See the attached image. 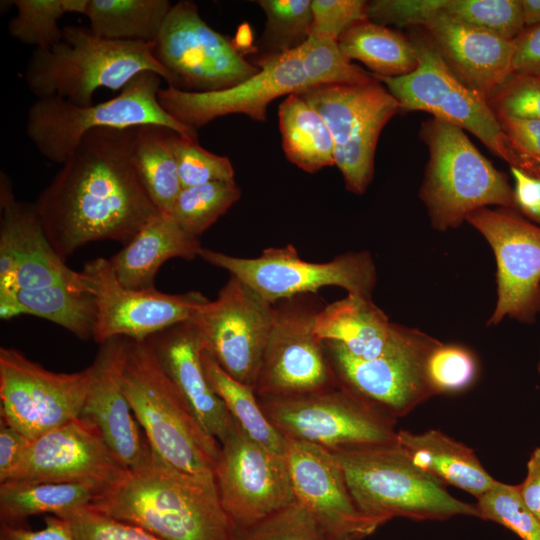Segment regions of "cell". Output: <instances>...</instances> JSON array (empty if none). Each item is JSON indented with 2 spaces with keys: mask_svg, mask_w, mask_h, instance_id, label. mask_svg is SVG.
<instances>
[{
  "mask_svg": "<svg viewBox=\"0 0 540 540\" xmlns=\"http://www.w3.org/2000/svg\"><path fill=\"white\" fill-rule=\"evenodd\" d=\"M278 122L286 158L307 173L335 165L334 141L319 113L298 94L279 104Z\"/></svg>",
  "mask_w": 540,
  "mask_h": 540,
  "instance_id": "1f68e13d",
  "label": "cell"
},
{
  "mask_svg": "<svg viewBox=\"0 0 540 540\" xmlns=\"http://www.w3.org/2000/svg\"><path fill=\"white\" fill-rule=\"evenodd\" d=\"M274 304L230 275L214 301L192 317L204 351L231 377L255 389L274 322Z\"/></svg>",
  "mask_w": 540,
  "mask_h": 540,
  "instance_id": "9a60e30c",
  "label": "cell"
},
{
  "mask_svg": "<svg viewBox=\"0 0 540 540\" xmlns=\"http://www.w3.org/2000/svg\"><path fill=\"white\" fill-rule=\"evenodd\" d=\"M28 314L49 320L80 339L93 337L96 304L89 289L55 284L0 293V318Z\"/></svg>",
  "mask_w": 540,
  "mask_h": 540,
  "instance_id": "f546056e",
  "label": "cell"
},
{
  "mask_svg": "<svg viewBox=\"0 0 540 540\" xmlns=\"http://www.w3.org/2000/svg\"><path fill=\"white\" fill-rule=\"evenodd\" d=\"M423 27L451 72L484 98L493 95L513 74L514 40L442 12Z\"/></svg>",
  "mask_w": 540,
  "mask_h": 540,
  "instance_id": "d4e9b609",
  "label": "cell"
},
{
  "mask_svg": "<svg viewBox=\"0 0 540 540\" xmlns=\"http://www.w3.org/2000/svg\"><path fill=\"white\" fill-rule=\"evenodd\" d=\"M146 341L202 429L222 443L237 423L205 375L204 347L196 326L190 321L178 323Z\"/></svg>",
  "mask_w": 540,
  "mask_h": 540,
  "instance_id": "cb8c5ba5",
  "label": "cell"
},
{
  "mask_svg": "<svg viewBox=\"0 0 540 540\" xmlns=\"http://www.w3.org/2000/svg\"><path fill=\"white\" fill-rule=\"evenodd\" d=\"M30 439L0 418V483L5 482L22 459Z\"/></svg>",
  "mask_w": 540,
  "mask_h": 540,
  "instance_id": "11a10c76",
  "label": "cell"
},
{
  "mask_svg": "<svg viewBox=\"0 0 540 540\" xmlns=\"http://www.w3.org/2000/svg\"><path fill=\"white\" fill-rule=\"evenodd\" d=\"M240 196L235 180L182 188L169 214L184 231L199 238Z\"/></svg>",
  "mask_w": 540,
  "mask_h": 540,
  "instance_id": "8d00e7d4",
  "label": "cell"
},
{
  "mask_svg": "<svg viewBox=\"0 0 540 540\" xmlns=\"http://www.w3.org/2000/svg\"><path fill=\"white\" fill-rule=\"evenodd\" d=\"M397 443L419 469L445 486L457 487L476 499L496 482L473 449L439 430L431 429L420 434L400 430Z\"/></svg>",
  "mask_w": 540,
  "mask_h": 540,
  "instance_id": "f1b7e54d",
  "label": "cell"
},
{
  "mask_svg": "<svg viewBox=\"0 0 540 540\" xmlns=\"http://www.w3.org/2000/svg\"><path fill=\"white\" fill-rule=\"evenodd\" d=\"M419 134L429 153L419 197L434 229H455L470 214L489 206L517 210L507 175L464 130L432 117L422 123Z\"/></svg>",
  "mask_w": 540,
  "mask_h": 540,
  "instance_id": "5b68a950",
  "label": "cell"
},
{
  "mask_svg": "<svg viewBox=\"0 0 540 540\" xmlns=\"http://www.w3.org/2000/svg\"><path fill=\"white\" fill-rule=\"evenodd\" d=\"M313 330L322 341L337 342L353 357L371 360L402 346L416 328L390 322L372 298L348 294L318 311Z\"/></svg>",
  "mask_w": 540,
  "mask_h": 540,
  "instance_id": "4316f807",
  "label": "cell"
},
{
  "mask_svg": "<svg viewBox=\"0 0 540 540\" xmlns=\"http://www.w3.org/2000/svg\"><path fill=\"white\" fill-rule=\"evenodd\" d=\"M0 293L62 284L89 289L47 239L34 203L18 201L8 176H0Z\"/></svg>",
  "mask_w": 540,
  "mask_h": 540,
  "instance_id": "44dd1931",
  "label": "cell"
},
{
  "mask_svg": "<svg viewBox=\"0 0 540 540\" xmlns=\"http://www.w3.org/2000/svg\"><path fill=\"white\" fill-rule=\"evenodd\" d=\"M323 343L337 384L396 419L435 396L427 361L441 342L418 329L402 346L371 360L353 357L337 342Z\"/></svg>",
  "mask_w": 540,
  "mask_h": 540,
  "instance_id": "2e32d148",
  "label": "cell"
},
{
  "mask_svg": "<svg viewBox=\"0 0 540 540\" xmlns=\"http://www.w3.org/2000/svg\"><path fill=\"white\" fill-rule=\"evenodd\" d=\"M330 451L358 508L383 523L394 517L418 521L479 518L475 504L453 497L443 483L415 466L397 441Z\"/></svg>",
  "mask_w": 540,
  "mask_h": 540,
  "instance_id": "8992f818",
  "label": "cell"
},
{
  "mask_svg": "<svg viewBox=\"0 0 540 540\" xmlns=\"http://www.w3.org/2000/svg\"><path fill=\"white\" fill-rule=\"evenodd\" d=\"M302 67L311 87L352 85L371 82L369 74L342 53L338 41L309 36L298 47Z\"/></svg>",
  "mask_w": 540,
  "mask_h": 540,
  "instance_id": "74e56055",
  "label": "cell"
},
{
  "mask_svg": "<svg viewBox=\"0 0 540 540\" xmlns=\"http://www.w3.org/2000/svg\"><path fill=\"white\" fill-rule=\"evenodd\" d=\"M76 540H163L131 523L120 521L87 507L67 518Z\"/></svg>",
  "mask_w": 540,
  "mask_h": 540,
  "instance_id": "7dc6e473",
  "label": "cell"
},
{
  "mask_svg": "<svg viewBox=\"0 0 540 540\" xmlns=\"http://www.w3.org/2000/svg\"><path fill=\"white\" fill-rule=\"evenodd\" d=\"M266 15L262 43L272 53L293 50L309 37L313 21L312 0H259Z\"/></svg>",
  "mask_w": 540,
  "mask_h": 540,
  "instance_id": "f35d334b",
  "label": "cell"
},
{
  "mask_svg": "<svg viewBox=\"0 0 540 540\" xmlns=\"http://www.w3.org/2000/svg\"><path fill=\"white\" fill-rule=\"evenodd\" d=\"M475 505L479 518L503 525L522 540H540V519L523 501L518 485L496 480Z\"/></svg>",
  "mask_w": 540,
  "mask_h": 540,
  "instance_id": "b9f144b4",
  "label": "cell"
},
{
  "mask_svg": "<svg viewBox=\"0 0 540 540\" xmlns=\"http://www.w3.org/2000/svg\"><path fill=\"white\" fill-rule=\"evenodd\" d=\"M173 150L182 188L235 180L230 159L203 148L198 138L175 135Z\"/></svg>",
  "mask_w": 540,
  "mask_h": 540,
  "instance_id": "f6af8a7d",
  "label": "cell"
},
{
  "mask_svg": "<svg viewBox=\"0 0 540 540\" xmlns=\"http://www.w3.org/2000/svg\"><path fill=\"white\" fill-rule=\"evenodd\" d=\"M441 12L509 41L526 28L521 0H442Z\"/></svg>",
  "mask_w": 540,
  "mask_h": 540,
  "instance_id": "ab89813d",
  "label": "cell"
},
{
  "mask_svg": "<svg viewBox=\"0 0 540 540\" xmlns=\"http://www.w3.org/2000/svg\"><path fill=\"white\" fill-rule=\"evenodd\" d=\"M17 13L8 22L10 36L35 49H48L63 38L58 21L68 13L66 0H13Z\"/></svg>",
  "mask_w": 540,
  "mask_h": 540,
  "instance_id": "60d3db41",
  "label": "cell"
},
{
  "mask_svg": "<svg viewBox=\"0 0 540 540\" xmlns=\"http://www.w3.org/2000/svg\"><path fill=\"white\" fill-rule=\"evenodd\" d=\"M125 471L98 428L78 417L30 440L6 481L90 483L105 488Z\"/></svg>",
  "mask_w": 540,
  "mask_h": 540,
  "instance_id": "603a6c76",
  "label": "cell"
},
{
  "mask_svg": "<svg viewBox=\"0 0 540 540\" xmlns=\"http://www.w3.org/2000/svg\"><path fill=\"white\" fill-rule=\"evenodd\" d=\"M514 43L513 74L540 76V24L526 27Z\"/></svg>",
  "mask_w": 540,
  "mask_h": 540,
  "instance_id": "db71d44e",
  "label": "cell"
},
{
  "mask_svg": "<svg viewBox=\"0 0 540 540\" xmlns=\"http://www.w3.org/2000/svg\"><path fill=\"white\" fill-rule=\"evenodd\" d=\"M177 132L159 125L134 128L132 156L138 174L160 212L170 213L182 190L173 142Z\"/></svg>",
  "mask_w": 540,
  "mask_h": 540,
  "instance_id": "836d02e7",
  "label": "cell"
},
{
  "mask_svg": "<svg viewBox=\"0 0 540 540\" xmlns=\"http://www.w3.org/2000/svg\"><path fill=\"white\" fill-rule=\"evenodd\" d=\"M199 256L229 272L270 304L316 294L327 286L371 298L377 279L374 260L367 251L347 252L323 263L301 259L291 244L266 248L255 258L235 257L207 248H202Z\"/></svg>",
  "mask_w": 540,
  "mask_h": 540,
  "instance_id": "30bf717a",
  "label": "cell"
},
{
  "mask_svg": "<svg viewBox=\"0 0 540 540\" xmlns=\"http://www.w3.org/2000/svg\"><path fill=\"white\" fill-rule=\"evenodd\" d=\"M298 95L327 124L334 141V161L346 189L363 194L374 175V156L379 136L400 110L393 95L375 77L352 85H323Z\"/></svg>",
  "mask_w": 540,
  "mask_h": 540,
  "instance_id": "8fae6325",
  "label": "cell"
},
{
  "mask_svg": "<svg viewBox=\"0 0 540 540\" xmlns=\"http://www.w3.org/2000/svg\"><path fill=\"white\" fill-rule=\"evenodd\" d=\"M439 12L441 0H375L367 5V19L384 26L423 27Z\"/></svg>",
  "mask_w": 540,
  "mask_h": 540,
  "instance_id": "681fc988",
  "label": "cell"
},
{
  "mask_svg": "<svg viewBox=\"0 0 540 540\" xmlns=\"http://www.w3.org/2000/svg\"><path fill=\"white\" fill-rule=\"evenodd\" d=\"M250 41H251V33H250V30L249 28H244V25L243 26H240L236 35H235V38L232 39V42L234 44V46L237 48V50L240 52V53H244V47H247V46H250Z\"/></svg>",
  "mask_w": 540,
  "mask_h": 540,
  "instance_id": "680465c9",
  "label": "cell"
},
{
  "mask_svg": "<svg viewBox=\"0 0 540 540\" xmlns=\"http://www.w3.org/2000/svg\"><path fill=\"white\" fill-rule=\"evenodd\" d=\"M171 6L168 0H89L85 16L102 38L154 43Z\"/></svg>",
  "mask_w": 540,
  "mask_h": 540,
  "instance_id": "e575fe53",
  "label": "cell"
},
{
  "mask_svg": "<svg viewBox=\"0 0 540 540\" xmlns=\"http://www.w3.org/2000/svg\"><path fill=\"white\" fill-rule=\"evenodd\" d=\"M514 179V198L516 208L531 222L540 219V176L531 175L519 168L511 167Z\"/></svg>",
  "mask_w": 540,
  "mask_h": 540,
  "instance_id": "f5cc1de1",
  "label": "cell"
},
{
  "mask_svg": "<svg viewBox=\"0 0 540 540\" xmlns=\"http://www.w3.org/2000/svg\"><path fill=\"white\" fill-rule=\"evenodd\" d=\"M525 27L540 24V0H521Z\"/></svg>",
  "mask_w": 540,
  "mask_h": 540,
  "instance_id": "6f0895ef",
  "label": "cell"
},
{
  "mask_svg": "<svg viewBox=\"0 0 540 540\" xmlns=\"http://www.w3.org/2000/svg\"><path fill=\"white\" fill-rule=\"evenodd\" d=\"M538 224L540 225V219H539V222H538Z\"/></svg>",
  "mask_w": 540,
  "mask_h": 540,
  "instance_id": "94428289",
  "label": "cell"
},
{
  "mask_svg": "<svg viewBox=\"0 0 540 540\" xmlns=\"http://www.w3.org/2000/svg\"><path fill=\"white\" fill-rule=\"evenodd\" d=\"M202 248L198 237L184 231L169 213L159 211L109 262L122 285L147 289L154 287L155 276L167 260H193Z\"/></svg>",
  "mask_w": 540,
  "mask_h": 540,
  "instance_id": "83f0119b",
  "label": "cell"
},
{
  "mask_svg": "<svg viewBox=\"0 0 540 540\" xmlns=\"http://www.w3.org/2000/svg\"><path fill=\"white\" fill-rule=\"evenodd\" d=\"M538 371L540 373V361H539V364H538Z\"/></svg>",
  "mask_w": 540,
  "mask_h": 540,
  "instance_id": "91938a15",
  "label": "cell"
},
{
  "mask_svg": "<svg viewBox=\"0 0 540 540\" xmlns=\"http://www.w3.org/2000/svg\"><path fill=\"white\" fill-rule=\"evenodd\" d=\"M220 445L215 480L237 531L296 501L285 453L257 443L238 425Z\"/></svg>",
  "mask_w": 540,
  "mask_h": 540,
  "instance_id": "d6986e66",
  "label": "cell"
},
{
  "mask_svg": "<svg viewBox=\"0 0 540 540\" xmlns=\"http://www.w3.org/2000/svg\"><path fill=\"white\" fill-rule=\"evenodd\" d=\"M409 39L418 56L417 68L404 76L374 75L397 100L400 109L428 112L433 118L468 131L511 167L540 176V166L516 149L487 99L451 72L426 31H413Z\"/></svg>",
  "mask_w": 540,
  "mask_h": 540,
  "instance_id": "ba28073f",
  "label": "cell"
},
{
  "mask_svg": "<svg viewBox=\"0 0 540 540\" xmlns=\"http://www.w3.org/2000/svg\"><path fill=\"white\" fill-rule=\"evenodd\" d=\"M0 540H76L70 523L64 518L46 516L45 526L39 530L1 524Z\"/></svg>",
  "mask_w": 540,
  "mask_h": 540,
  "instance_id": "816d5d0a",
  "label": "cell"
},
{
  "mask_svg": "<svg viewBox=\"0 0 540 540\" xmlns=\"http://www.w3.org/2000/svg\"><path fill=\"white\" fill-rule=\"evenodd\" d=\"M236 540H328L311 513L299 502L271 513L246 529Z\"/></svg>",
  "mask_w": 540,
  "mask_h": 540,
  "instance_id": "ee69618b",
  "label": "cell"
},
{
  "mask_svg": "<svg viewBox=\"0 0 540 540\" xmlns=\"http://www.w3.org/2000/svg\"><path fill=\"white\" fill-rule=\"evenodd\" d=\"M518 489L527 507L540 519V447L532 452L526 477Z\"/></svg>",
  "mask_w": 540,
  "mask_h": 540,
  "instance_id": "9f6ffc18",
  "label": "cell"
},
{
  "mask_svg": "<svg viewBox=\"0 0 540 540\" xmlns=\"http://www.w3.org/2000/svg\"><path fill=\"white\" fill-rule=\"evenodd\" d=\"M259 401L285 438L328 450L397 441L396 418L338 384L310 394Z\"/></svg>",
  "mask_w": 540,
  "mask_h": 540,
  "instance_id": "9c48e42d",
  "label": "cell"
},
{
  "mask_svg": "<svg viewBox=\"0 0 540 540\" xmlns=\"http://www.w3.org/2000/svg\"><path fill=\"white\" fill-rule=\"evenodd\" d=\"M161 77L142 72L121 92L104 102L79 106L58 96L37 98L27 111L25 132L50 161L65 163L82 138L99 128L127 129L142 125L167 127L179 135L198 138L197 130L169 115L158 101Z\"/></svg>",
  "mask_w": 540,
  "mask_h": 540,
  "instance_id": "52a82bcc",
  "label": "cell"
},
{
  "mask_svg": "<svg viewBox=\"0 0 540 540\" xmlns=\"http://www.w3.org/2000/svg\"><path fill=\"white\" fill-rule=\"evenodd\" d=\"M102 489L90 483L6 481L0 483V521L20 526L34 515L67 518L89 507Z\"/></svg>",
  "mask_w": 540,
  "mask_h": 540,
  "instance_id": "4dcf8cb0",
  "label": "cell"
},
{
  "mask_svg": "<svg viewBox=\"0 0 540 540\" xmlns=\"http://www.w3.org/2000/svg\"><path fill=\"white\" fill-rule=\"evenodd\" d=\"M202 363L211 387L242 431L257 443L285 453L286 438L267 418L254 389L231 377L204 350Z\"/></svg>",
  "mask_w": 540,
  "mask_h": 540,
  "instance_id": "d590c367",
  "label": "cell"
},
{
  "mask_svg": "<svg viewBox=\"0 0 540 540\" xmlns=\"http://www.w3.org/2000/svg\"><path fill=\"white\" fill-rule=\"evenodd\" d=\"M154 55L172 76L173 87L191 92L227 89L260 70L232 39L210 27L189 0L171 6L154 42Z\"/></svg>",
  "mask_w": 540,
  "mask_h": 540,
  "instance_id": "7c38bea8",
  "label": "cell"
},
{
  "mask_svg": "<svg viewBox=\"0 0 540 540\" xmlns=\"http://www.w3.org/2000/svg\"><path fill=\"white\" fill-rule=\"evenodd\" d=\"M115 371L152 452L183 471L215 475L220 443L197 422L148 342L123 337Z\"/></svg>",
  "mask_w": 540,
  "mask_h": 540,
  "instance_id": "3957f363",
  "label": "cell"
},
{
  "mask_svg": "<svg viewBox=\"0 0 540 540\" xmlns=\"http://www.w3.org/2000/svg\"><path fill=\"white\" fill-rule=\"evenodd\" d=\"M516 149L540 166V121L497 116Z\"/></svg>",
  "mask_w": 540,
  "mask_h": 540,
  "instance_id": "f907efd6",
  "label": "cell"
},
{
  "mask_svg": "<svg viewBox=\"0 0 540 540\" xmlns=\"http://www.w3.org/2000/svg\"><path fill=\"white\" fill-rule=\"evenodd\" d=\"M466 222L486 239L496 260L497 302L487 326L505 317L534 323L540 312V226L501 207L477 210Z\"/></svg>",
  "mask_w": 540,
  "mask_h": 540,
  "instance_id": "e0dca14e",
  "label": "cell"
},
{
  "mask_svg": "<svg viewBox=\"0 0 540 540\" xmlns=\"http://www.w3.org/2000/svg\"><path fill=\"white\" fill-rule=\"evenodd\" d=\"M93 364L73 373L50 371L15 348H0V418L32 440L80 417Z\"/></svg>",
  "mask_w": 540,
  "mask_h": 540,
  "instance_id": "5bb4252c",
  "label": "cell"
},
{
  "mask_svg": "<svg viewBox=\"0 0 540 540\" xmlns=\"http://www.w3.org/2000/svg\"><path fill=\"white\" fill-rule=\"evenodd\" d=\"M338 44L350 61H360L375 76H404L418 65V56L409 38L370 20L351 26L339 37Z\"/></svg>",
  "mask_w": 540,
  "mask_h": 540,
  "instance_id": "d6a6232c",
  "label": "cell"
},
{
  "mask_svg": "<svg viewBox=\"0 0 540 540\" xmlns=\"http://www.w3.org/2000/svg\"><path fill=\"white\" fill-rule=\"evenodd\" d=\"M487 101L496 116L540 121V76L512 74Z\"/></svg>",
  "mask_w": 540,
  "mask_h": 540,
  "instance_id": "bcb514c9",
  "label": "cell"
},
{
  "mask_svg": "<svg viewBox=\"0 0 540 540\" xmlns=\"http://www.w3.org/2000/svg\"><path fill=\"white\" fill-rule=\"evenodd\" d=\"M321 308L316 294L274 304V322L254 389L258 399L305 395L337 385L324 343L313 330Z\"/></svg>",
  "mask_w": 540,
  "mask_h": 540,
  "instance_id": "4fadbf2b",
  "label": "cell"
},
{
  "mask_svg": "<svg viewBox=\"0 0 540 540\" xmlns=\"http://www.w3.org/2000/svg\"><path fill=\"white\" fill-rule=\"evenodd\" d=\"M89 508L137 525L163 540H236L215 475L178 469L152 452L151 460L103 488Z\"/></svg>",
  "mask_w": 540,
  "mask_h": 540,
  "instance_id": "7a4b0ae2",
  "label": "cell"
},
{
  "mask_svg": "<svg viewBox=\"0 0 540 540\" xmlns=\"http://www.w3.org/2000/svg\"><path fill=\"white\" fill-rule=\"evenodd\" d=\"M96 304L92 339L102 344L116 337L146 340L192 319L208 298L201 292L167 294L153 288L132 289L116 278L109 259L98 257L81 271Z\"/></svg>",
  "mask_w": 540,
  "mask_h": 540,
  "instance_id": "ac0fdd59",
  "label": "cell"
},
{
  "mask_svg": "<svg viewBox=\"0 0 540 540\" xmlns=\"http://www.w3.org/2000/svg\"><path fill=\"white\" fill-rule=\"evenodd\" d=\"M142 72H154L167 86H174L172 76L154 55L153 42L110 40L90 27L67 25L57 44L34 49L24 80L37 98L58 96L89 106L98 88L122 90Z\"/></svg>",
  "mask_w": 540,
  "mask_h": 540,
  "instance_id": "277c9868",
  "label": "cell"
},
{
  "mask_svg": "<svg viewBox=\"0 0 540 540\" xmlns=\"http://www.w3.org/2000/svg\"><path fill=\"white\" fill-rule=\"evenodd\" d=\"M259 72L227 89L191 92L167 86L158 92L162 108L180 123L195 130L229 114H245L265 121L267 107L274 99L311 88L298 48L266 54L256 61Z\"/></svg>",
  "mask_w": 540,
  "mask_h": 540,
  "instance_id": "ffe728a7",
  "label": "cell"
},
{
  "mask_svg": "<svg viewBox=\"0 0 540 540\" xmlns=\"http://www.w3.org/2000/svg\"><path fill=\"white\" fill-rule=\"evenodd\" d=\"M367 1L312 0L313 21L309 36L339 37L354 24L367 19Z\"/></svg>",
  "mask_w": 540,
  "mask_h": 540,
  "instance_id": "c3c4849f",
  "label": "cell"
},
{
  "mask_svg": "<svg viewBox=\"0 0 540 540\" xmlns=\"http://www.w3.org/2000/svg\"><path fill=\"white\" fill-rule=\"evenodd\" d=\"M285 456L296 501L311 513L328 540H363L384 524L358 508L330 450L286 438Z\"/></svg>",
  "mask_w": 540,
  "mask_h": 540,
  "instance_id": "7402d4cb",
  "label": "cell"
},
{
  "mask_svg": "<svg viewBox=\"0 0 540 540\" xmlns=\"http://www.w3.org/2000/svg\"><path fill=\"white\" fill-rule=\"evenodd\" d=\"M134 128L88 132L34 203L64 261L90 242L127 245L159 212L133 161Z\"/></svg>",
  "mask_w": 540,
  "mask_h": 540,
  "instance_id": "6da1fadb",
  "label": "cell"
},
{
  "mask_svg": "<svg viewBox=\"0 0 540 540\" xmlns=\"http://www.w3.org/2000/svg\"><path fill=\"white\" fill-rule=\"evenodd\" d=\"M123 337L100 344L94 360L93 379L80 417L91 421L104 441L126 469L147 464L152 450L123 394L117 380L115 364Z\"/></svg>",
  "mask_w": 540,
  "mask_h": 540,
  "instance_id": "484cf974",
  "label": "cell"
},
{
  "mask_svg": "<svg viewBox=\"0 0 540 540\" xmlns=\"http://www.w3.org/2000/svg\"><path fill=\"white\" fill-rule=\"evenodd\" d=\"M477 375V358L465 346L441 342L428 357L427 377L435 395L464 391Z\"/></svg>",
  "mask_w": 540,
  "mask_h": 540,
  "instance_id": "7bdbcfd3",
  "label": "cell"
}]
</instances>
